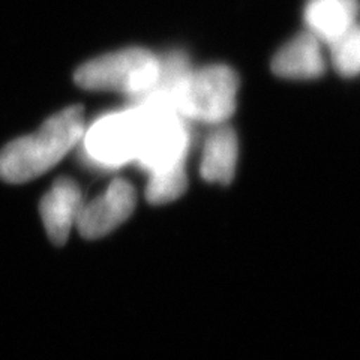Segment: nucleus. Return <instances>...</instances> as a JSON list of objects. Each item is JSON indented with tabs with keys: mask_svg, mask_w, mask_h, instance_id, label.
Masks as SVG:
<instances>
[{
	"mask_svg": "<svg viewBox=\"0 0 360 360\" xmlns=\"http://www.w3.org/2000/svg\"><path fill=\"white\" fill-rule=\"evenodd\" d=\"M86 132L82 105L68 107L54 115L30 135L21 137L0 150V180L25 184L53 168Z\"/></svg>",
	"mask_w": 360,
	"mask_h": 360,
	"instance_id": "1",
	"label": "nucleus"
},
{
	"mask_svg": "<svg viewBox=\"0 0 360 360\" xmlns=\"http://www.w3.org/2000/svg\"><path fill=\"white\" fill-rule=\"evenodd\" d=\"M239 77L227 65L188 70L174 86L170 104L182 119L222 123L236 111Z\"/></svg>",
	"mask_w": 360,
	"mask_h": 360,
	"instance_id": "2",
	"label": "nucleus"
},
{
	"mask_svg": "<svg viewBox=\"0 0 360 360\" xmlns=\"http://www.w3.org/2000/svg\"><path fill=\"white\" fill-rule=\"evenodd\" d=\"M161 59L146 49L101 56L78 68L74 80L86 90H111L143 98L160 80Z\"/></svg>",
	"mask_w": 360,
	"mask_h": 360,
	"instance_id": "3",
	"label": "nucleus"
},
{
	"mask_svg": "<svg viewBox=\"0 0 360 360\" xmlns=\"http://www.w3.org/2000/svg\"><path fill=\"white\" fill-rule=\"evenodd\" d=\"M143 129V116L139 107L111 112L94 123L84 132L89 156L107 167H117L135 160Z\"/></svg>",
	"mask_w": 360,
	"mask_h": 360,
	"instance_id": "4",
	"label": "nucleus"
},
{
	"mask_svg": "<svg viewBox=\"0 0 360 360\" xmlns=\"http://www.w3.org/2000/svg\"><path fill=\"white\" fill-rule=\"evenodd\" d=\"M137 205V194L131 184L116 179L103 195L83 205L75 227L84 239H99L125 222Z\"/></svg>",
	"mask_w": 360,
	"mask_h": 360,
	"instance_id": "5",
	"label": "nucleus"
},
{
	"mask_svg": "<svg viewBox=\"0 0 360 360\" xmlns=\"http://www.w3.org/2000/svg\"><path fill=\"white\" fill-rule=\"evenodd\" d=\"M83 194L74 180L60 177L44 195L39 205L41 218L50 240L65 245L83 207Z\"/></svg>",
	"mask_w": 360,
	"mask_h": 360,
	"instance_id": "6",
	"label": "nucleus"
},
{
	"mask_svg": "<svg viewBox=\"0 0 360 360\" xmlns=\"http://www.w3.org/2000/svg\"><path fill=\"white\" fill-rule=\"evenodd\" d=\"M275 75L290 80H312L326 72L321 42L311 32H302L290 39L272 60Z\"/></svg>",
	"mask_w": 360,
	"mask_h": 360,
	"instance_id": "7",
	"label": "nucleus"
},
{
	"mask_svg": "<svg viewBox=\"0 0 360 360\" xmlns=\"http://www.w3.org/2000/svg\"><path fill=\"white\" fill-rule=\"evenodd\" d=\"M360 0H308L303 18L320 42L332 44L359 21Z\"/></svg>",
	"mask_w": 360,
	"mask_h": 360,
	"instance_id": "8",
	"label": "nucleus"
},
{
	"mask_svg": "<svg viewBox=\"0 0 360 360\" xmlns=\"http://www.w3.org/2000/svg\"><path fill=\"white\" fill-rule=\"evenodd\" d=\"M239 160V141L236 132L229 127L213 131L202 150L200 174L210 184L229 185L234 179Z\"/></svg>",
	"mask_w": 360,
	"mask_h": 360,
	"instance_id": "9",
	"label": "nucleus"
},
{
	"mask_svg": "<svg viewBox=\"0 0 360 360\" xmlns=\"http://www.w3.org/2000/svg\"><path fill=\"white\" fill-rule=\"evenodd\" d=\"M188 188V176L185 162L165 170L150 174L148 188H146V198L152 205H165L177 200L185 194Z\"/></svg>",
	"mask_w": 360,
	"mask_h": 360,
	"instance_id": "10",
	"label": "nucleus"
},
{
	"mask_svg": "<svg viewBox=\"0 0 360 360\" xmlns=\"http://www.w3.org/2000/svg\"><path fill=\"white\" fill-rule=\"evenodd\" d=\"M330 59L335 70L342 77L352 78L360 74V22L359 21L330 44Z\"/></svg>",
	"mask_w": 360,
	"mask_h": 360,
	"instance_id": "11",
	"label": "nucleus"
}]
</instances>
